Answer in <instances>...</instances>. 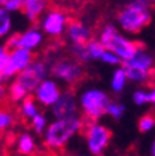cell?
Listing matches in <instances>:
<instances>
[{
	"label": "cell",
	"instance_id": "obj_22",
	"mask_svg": "<svg viewBox=\"0 0 155 156\" xmlns=\"http://www.w3.org/2000/svg\"><path fill=\"white\" fill-rule=\"evenodd\" d=\"M124 113H126V105L120 103V102H113V101H110V103L108 105L106 114L112 117L113 120H122Z\"/></svg>",
	"mask_w": 155,
	"mask_h": 156
},
{
	"label": "cell",
	"instance_id": "obj_9",
	"mask_svg": "<svg viewBox=\"0 0 155 156\" xmlns=\"http://www.w3.org/2000/svg\"><path fill=\"white\" fill-rule=\"evenodd\" d=\"M38 24L46 36L59 38L63 34H66V28L68 25V17L66 11L60 9H48L39 18Z\"/></svg>",
	"mask_w": 155,
	"mask_h": 156
},
{
	"label": "cell",
	"instance_id": "obj_24",
	"mask_svg": "<svg viewBox=\"0 0 155 156\" xmlns=\"http://www.w3.org/2000/svg\"><path fill=\"white\" fill-rule=\"evenodd\" d=\"M48 124H49L48 117L43 113H41V112L35 117H32V120H31V126H32V130L35 131V134H43Z\"/></svg>",
	"mask_w": 155,
	"mask_h": 156
},
{
	"label": "cell",
	"instance_id": "obj_7",
	"mask_svg": "<svg viewBox=\"0 0 155 156\" xmlns=\"http://www.w3.org/2000/svg\"><path fill=\"white\" fill-rule=\"evenodd\" d=\"M50 74L55 80L65 82L68 85H76L85 77L84 67L81 62L71 58H59L50 64Z\"/></svg>",
	"mask_w": 155,
	"mask_h": 156
},
{
	"label": "cell",
	"instance_id": "obj_5",
	"mask_svg": "<svg viewBox=\"0 0 155 156\" xmlns=\"http://www.w3.org/2000/svg\"><path fill=\"white\" fill-rule=\"evenodd\" d=\"M122 67L124 68L129 81L137 84L147 82L154 77V57L146 49H142V46H140L131 58L123 62Z\"/></svg>",
	"mask_w": 155,
	"mask_h": 156
},
{
	"label": "cell",
	"instance_id": "obj_27",
	"mask_svg": "<svg viewBox=\"0 0 155 156\" xmlns=\"http://www.w3.org/2000/svg\"><path fill=\"white\" fill-rule=\"evenodd\" d=\"M101 62L105 63V64H108V66H119L120 63H123L122 58H120L116 53H113L112 50H109V49H106V50L103 52Z\"/></svg>",
	"mask_w": 155,
	"mask_h": 156
},
{
	"label": "cell",
	"instance_id": "obj_18",
	"mask_svg": "<svg viewBox=\"0 0 155 156\" xmlns=\"http://www.w3.org/2000/svg\"><path fill=\"white\" fill-rule=\"evenodd\" d=\"M127 82H129V77H127L126 71L123 67H117L112 74V80H110V88L113 92H123L126 88Z\"/></svg>",
	"mask_w": 155,
	"mask_h": 156
},
{
	"label": "cell",
	"instance_id": "obj_33",
	"mask_svg": "<svg viewBox=\"0 0 155 156\" xmlns=\"http://www.w3.org/2000/svg\"><path fill=\"white\" fill-rule=\"evenodd\" d=\"M6 50H7L6 45H2V43H0V55H2V53H4Z\"/></svg>",
	"mask_w": 155,
	"mask_h": 156
},
{
	"label": "cell",
	"instance_id": "obj_13",
	"mask_svg": "<svg viewBox=\"0 0 155 156\" xmlns=\"http://www.w3.org/2000/svg\"><path fill=\"white\" fill-rule=\"evenodd\" d=\"M80 106H78L77 96L73 91L61 92L56 103L50 107V112L55 119H68V117H76L78 114Z\"/></svg>",
	"mask_w": 155,
	"mask_h": 156
},
{
	"label": "cell",
	"instance_id": "obj_8",
	"mask_svg": "<svg viewBox=\"0 0 155 156\" xmlns=\"http://www.w3.org/2000/svg\"><path fill=\"white\" fill-rule=\"evenodd\" d=\"M49 74H50V66L46 62H43V60L34 58V62L25 70L18 73L14 77V80L23 85L27 89V92L31 95L34 94V91L39 85V82L43 81L45 78H48Z\"/></svg>",
	"mask_w": 155,
	"mask_h": 156
},
{
	"label": "cell",
	"instance_id": "obj_1",
	"mask_svg": "<svg viewBox=\"0 0 155 156\" xmlns=\"http://www.w3.org/2000/svg\"><path fill=\"white\" fill-rule=\"evenodd\" d=\"M84 128V121L78 116L68 119H55L48 124L43 135V144L52 151H60Z\"/></svg>",
	"mask_w": 155,
	"mask_h": 156
},
{
	"label": "cell",
	"instance_id": "obj_2",
	"mask_svg": "<svg viewBox=\"0 0 155 156\" xmlns=\"http://www.w3.org/2000/svg\"><path fill=\"white\" fill-rule=\"evenodd\" d=\"M151 0H131L117 13V25L126 34H138L152 20Z\"/></svg>",
	"mask_w": 155,
	"mask_h": 156
},
{
	"label": "cell",
	"instance_id": "obj_16",
	"mask_svg": "<svg viewBox=\"0 0 155 156\" xmlns=\"http://www.w3.org/2000/svg\"><path fill=\"white\" fill-rule=\"evenodd\" d=\"M36 140L32 134L29 133H23L20 134L16 142V149L20 155L31 156L36 152Z\"/></svg>",
	"mask_w": 155,
	"mask_h": 156
},
{
	"label": "cell",
	"instance_id": "obj_19",
	"mask_svg": "<svg viewBox=\"0 0 155 156\" xmlns=\"http://www.w3.org/2000/svg\"><path fill=\"white\" fill-rule=\"evenodd\" d=\"M39 113L38 102L35 98L27 96L23 102H21V107H20V114L25 119V120H32V117H35Z\"/></svg>",
	"mask_w": 155,
	"mask_h": 156
},
{
	"label": "cell",
	"instance_id": "obj_3",
	"mask_svg": "<svg viewBox=\"0 0 155 156\" xmlns=\"http://www.w3.org/2000/svg\"><path fill=\"white\" fill-rule=\"evenodd\" d=\"M98 39L106 49L116 53L122 58V62H126V60L131 58L140 48L138 43L124 36L113 24L103 25L102 29L99 31Z\"/></svg>",
	"mask_w": 155,
	"mask_h": 156
},
{
	"label": "cell",
	"instance_id": "obj_6",
	"mask_svg": "<svg viewBox=\"0 0 155 156\" xmlns=\"http://www.w3.org/2000/svg\"><path fill=\"white\" fill-rule=\"evenodd\" d=\"M83 133L85 136L88 152L92 156H101L106 151L110 140H112V131L106 126L101 124L99 121H91L84 123Z\"/></svg>",
	"mask_w": 155,
	"mask_h": 156
},
{
	"label": "cell",
	"instance_id": "obj_30",
	"mask_svg": "<svg viewBox=\"0 0 155 156\" xmlns=\"http://www.w3.org/2000/svg\"><path fill=\"white\" fill-rule=\"evenodd\" d=\"M148 103L155 105V85H152L148 89Z\"/></svg>",
	"mask_w": 155,
	"mask_h": 156
},
{
	"label": "cell",
	"instance_id": "obj_32",
	"mask_svg": "<svg viewBox=\"0 0 155 156\" xmlns=\"http://www.w3.org/2000/svg\"><path fill=\"white\" fill-rule=\"evenodd\" d=\"M151 156H155V140L151 145Z\"/></svg>",
	"mask_w": 155,
	"mask_h": 156
},
{
	"label": "cell",
	"instance_id": "obj_26",
	"mask_svg": "<svg viewBox=\"0 0 155 156\" xmlns=\"http://www.w3.org/2000/svg\"><path fill=\"white\" fill-rule=\"evenodd\" d=\"M24 0H0V7H4L10 13H18L23 10Z\"/></svg>",
	"mask_w": 155,
	"mask_h": 156
},
{
	"label": "cell",
	"instance_id": "obj_4",
	"mask_svg": "<svg viewBox=\"0 0 155 156\" xmlns=\"http://www.w3.org/2000/svg\"><path fill=\"white\" fill-rule=\"evenodd\" d=\"M110 98L103 89L87 88L78 98V106L83 116L91 121H98L106 114Z\"/></svg>",
	"mask_w": 155,
	"mask_h": 156
},
{
	"label": "cell",
	"instance_id": "obj_29",
	"mask_svg": "<svg viewBox=\"0 0 155 156\" xmlns=\"http://www.w3.org/2000/svg\"><path fill=\"white\" fill-rule=\"evenodd\" d=\"M7 62H9V50H6L4 53L0 55V78H2V75H3V71L6 70ZM2 80H3V78H2Z\"/></svg>",
	"mask_w": 155,
	"mask_h": 156
},
{
	"label": "cell",
	"instance_id": "obj_21",
	"mask_svg": "<svg viewBox=\"0 0 155 156\" xmlns=\"http://www.w3.org/2000/svg\"><path fill=\"white\" fill-rule=\"evenodd\" d=\"M9 96H10V99H11L13 102H23L27 96H29V94L27 92V89L23 87V85L14 80V81L10 84Z\"/></svg>",
	"mask_w": 155,
	"mask_h": 156
},
{
	"label": "cell",
	"instance_id": "obj_10",
	"mask_svg": "<svg viewBox=\"0 0 155 156\" xmlns=\"http://www.w3.org/2000/svg\"><path fill=\"white\" fill-rule=\"evenodd\" d=\"M43 35L45 34L39 27H31V28H27L23 32L11 34L10 36H7L4 45H6L7 50H11V49L16 48L35 50L43 43V38H45Z\"/></svg>",
	"mask_w": 155,
	"mask_h": 156
},
{
	"label": "cell",
	"instance_id": "obj_23",
	"mask_svg": "<svg viewBox=\"0 0 155 156\" xmlns=\"http://www.w3.org/2000/svg\"><path fill=\"white\" fill-rule=\"evenodd\" d=\"M138 131L142 134L146 133H149V131H152L155 128V116H152L151 113L148 114H144V116H141L138 119Z\"/></svg>",
	"mask_w": 155,
	"mask_h": 156
},
{
	"label": "cell",
	"instance_id": "obj_25",
	"mask_svg": "<svg viewBox=\"0 0 155 156\" xmlns=\"http://www.w3.org/2000/svg\"><path fill=\"white\" fill-rule=\"evenodd\" d=\"M14 114L7 109H0V131H6L11 128L14 124Z\"/></svg>",
	"mask_w": 155,
	"mask_h": 156
},
{
	"label": "cell",
	"instance_id": "obj_17",
	"mask_svg": "<svg viewBox=\"0 0 155 156\" xmlns=\"http://www.w3.org/2000/svg\"><path fill=\"white\" fill-rule=\"evenodd\" d=\"M13 31V13L0 7V41L7 39Z\"/></svg>",
	"mask_w": 155,
	"mask_h": 156
},
{
	"label": "cell",
	"instance_id": "obj_34",
	"mask_svg": "<svg viewBox=\"0 0 155 156\" xmlns=\"http://www.w3.org/2000/svg\"><path fill=\"white\" fill-rule=\"evenodd\" d=\"M73 156H92L90 153V155H88V153H77V155H73Z\"/></svg>",
	"mask_w": 155,
	"mask_h": 156
},
{
	"label": "cell",
	"instance_id": "obj_28",
	"mask_svg": "<svg viewBox=\"0 0 155 156\" xmlns=\"http://www.w3.org/2000/svg\"><path fill=\"white\" fill-rule=\"evenodd\" d=\"M131 101L137 106H142V105H148V89H137L134 94L131 95Z\"/></svg>",
	"mask_w": 155,
	"mask_h": 156
},
{
	"label": "cell",
	"instance_id": "obj_11",
	"mask_svg": "<svg viewBox=\"0 0 155 156\" xmlns=\"http://www.w3.org/2000/svg\"><path fill=\"white\" fill-rule=\"evenodd\" d=\"M34 55L32 50L24 48H16L9 50V62H7L6 70L3 71L2 78L7 80V78H14L18 73H21L23 70H25L31 63L34 62Z\"/></svg>",
	"mask_w": 155,
	"mask_h": 156
},
{
	"label": "cell",
	"instance_id": "obj_12",
	"mask_svg": "<svg viewBox=\"0 0 155 156\" xmlns=\"http://www.w3.org/2000/svg\"><path fill=\"white\" fill-rule=\"evenodd\" d=\"M61 88L59 82L53 78H45L43 81L39 82V85L34 91V98L36 99L41 106L43 107H52L56 103L61 95Z\"/></svg>",
	"mask_w": 155,
	"mask_h": 156
},
{
	"label": "cell",
	"instance_id": "obj_31",
	"mask_svg": "<svg viewBox=\"0 0 155 156\" xmlns=\"http://www.w3.org/2000/svg\"><path fill=\"white\" fill-rule=\"evenodd\" d=\"M4 96V87H3V80L0 78V101L3 99Z\"/></svg>",
	"mask_w": 155,
	"mask_h": 156
},
{
	"label": "cell",
	"instance_id": "obj_14",
	"mask_svg": "<svg viewBox=\"0 0 155 156\" xmlns=\"http://www.w3.org/2000/svg\"><path fill=\"white\" fill-rule=\"evenodd\" d=\"M66 36L71 45H85L92 39V31L83 21L71 20L66 28Z\"/></svg>",
	"mask_w": 155,
	"mask_h": 156
},
{
	"label": "cell",
	"instance_id": "obj_15",
	"mask_svg": "<svg viewBox=\"0 0 155 156\" xmlns=\"http://www.w3.org/2000/svg\"><path fill=\"white\" fill-rule=\"evenodd\" d=\"M49 7V0H24L23 14L29 23H38Z\"/></svg>",
	"mask_w": 155,
	"mask_h": 156
},
{
	"label": "cell",
	"instance_id": "obj_20",
	"mask_svg": "<svg viewBox=\"0 0 155 156\" xmlns=\"http://www.w3.org/2000/svg\"><path fill=\"white\" fill-rule=\"evenodd\" d=\"M85 49H87L88 62H101L103 52L106 50V48L99 42V39H91L88 43H85Z\"/></svg>",
	"mask_w": 155,
	"mask_h": 156
}]
</instances>
